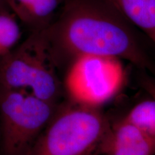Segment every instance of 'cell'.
I'll return each instance as SVG.
<instances>
[{
	"label": "cell",
	"instance_id": "10",
	"mask_svg": "<svg viewBox=\"0 0 155 155\" xmlns=\"http://www.w3.org/2000/svg\"><path fill=\"white\" fill-rule=\"evenodd\" d=\"M124 119L155 137V100H145L137 104Z\"/></svg>",
	"mask_w": 155,
	"mask_h": 155
},
{
	"label": "cell",
	"instance_id": "2",
	"mask_svg": "<svg viewBox=\"0 0 155 155\" xmlns=\"http://www.w3.org/2000/svg\"><path fill=\"white\" fill-rule=\"evenodd\" d=\"M111 126L100 108L60 102L28 155H96Z\"/></svg>",
	"mask_w": 155,
	"mask_h": 155
},
{
	"label": "cell",
	"instance_id": "11",
	"mask_svg": "<svg viewBox=\"0 0 155 155\" xmlns=\"http://www.w3.org/2000/svg\"><path fill=\"white\" fill-rule=\"evenodd\" d=\"M6 8H7V7L6 5L5 0H0V10Z\"/></svg>",
	"mask_w": 155,
	"mask_h": 155
},
{
	"label": "cell",
	"instance_id": "9",
	"mask_svg": "<svg viewBox=\"0 0 155 155\" xmlns=\"http://www.w3.org/2000/svg\"><path fill=\"white\" fill-rule=\"evenodd\" d=\"M19 21L8 8L0 10V61L19 44Z\"/></svg>",
	"mask_w": 155,
	"mask_h": 155
},
{
	"label": "cell",
	"instance_id": "3",
	"mask_svg": "<svg viewBox=\"0 0 155 155\" xmlns=\"http://www.w3.org/2000/svg\"><path fill=\"white\" fill-rule=\"evenodd\" d=\"M58 69L45 29L32 31L0 61V86L58 104L65 94Z\"/></svg>",
	"mask_w": 155,
	"mask_h": 155
},
{
	"label": "cell",
	"instance_id": "12",
	"mask_svg": "<svg viewBox=\"0 0 155 155\" xmlns=\"http://www.w3.org/2000/svg\"><path fill=\"white\" fill-rule=\"evenodd\" d=\"M0 142H1V129H0Z\"/></svg>",
	"mask_w": 155,
	"mask_h": 155
},
{
	"label": "cell",
	"instance_id": "8",
	"mask_svg": "<svg viewBox=\"0 0 155 155\" xmlns=\"http://www.w3.org/2000/svg\"><path fill=\"white\" fill-rule=\"evenodd\" d=\"M155 45V0H109Z\"/></svg>",
	"mask_w": 155,
	"mask_h": 155
},
{
	"label": "cell",
	"instance_id": "4",
	"mask_svg": "<svg viewBox=\"0 0 155 155\" xmlns=\"http://www.w3.org/2000/svg\"><path fill=\"white\" fill-rule=\"evenodd\" d=\"M58 104L28 91L0 86V148L3 154L28 155Z\"/></svg>",
	"mask_w": 155,
	"mask_h": 155
},
{
	"label": "cell",
	"instance_id": "5",
	"mask_svg": "<svg viewBox=\"0 0 155 155\" xmlns=\"http://www.w3.org/2000/svg\"><path fill=\"white\" fill-rule=\"evenodd\" d=\"M125 79V70L120 59L82 55L68 65L63 82L64 93L71 101L101 108L121 91Z\"/></svg>",
	"mask_w": 155,
	"mask_h": 155
},
{
	"label": "cell",
	"instance_id": "6",
	"mask_svg": "<svg viewBox=\"0 0 155 155\" xmlns=\"http://www.w3.org/2000/svg\"><path fill=\"white\" fill-rule=\"evenodd\" d=\"M96 155H155V137L123 118L111 124Z\"/></svg>",
	"mask_w": 155,
	"mask_h": 155
},
{
	"label": "cell",
	"instance_id": "1",
	"mask_svg": "<svg viewBox=\"0 0 155 155\" xmlns=\"http://www.w3.org/2000/svg\"><path fill=\"white\" fill-rule=\"evenodd\" d=\"M45 32L59 68L80 56L98 55L155 71L137 28L109 0H68Z\"/></svg>",
	"mask_w": 155,
	"mask_h": 155
},
{
	"label": "cell",
	"instance_id": "7",
	"mask_svg": "<svg viewBox=\"0 0 155 155\" xmlns=\"http://www.w3.org/2000/svg\"><path fill=\"white\" fill-rule=\"evenodd\" d=\"M68 0H5L7 8L30 32L47 28Z\"/></svg>",
	"mask_w": 155,
	"mask_h": 155
}]
</instances>
